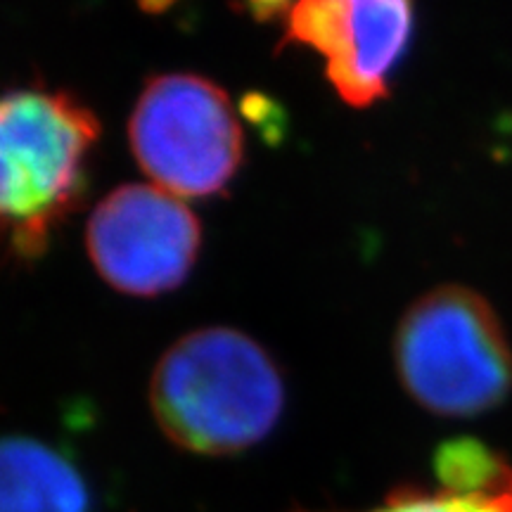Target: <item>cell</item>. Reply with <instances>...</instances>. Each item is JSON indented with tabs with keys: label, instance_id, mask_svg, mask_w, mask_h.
<instances>
[{
	"label": "cell",
	"instance_id": "5b68a950",
	"mask_svg": "<svg viewBox=\"0 0 512 512\" xmlns=\"http://www.w3.org/2000/svg\"><path fill=\"white\" fill-rule=\"evenodd\" d=\"M202 230L181 197L155 183L112 190L93 209L86 247L95 271L114 290L157 297L176 290L195 266Z\"/></svg>",
	"mask_w": 512,
	"mask_h": 512
},
{
	"label": "cell",
	"instance_id": "277c9868",
	"mask_svg": "<svg viewBox=\"0 0 512 512\" xmlns=\"http://www.w3.org/2000/svg\"><path fill=\"white\" fill-rule=\"evenodd\" d=\"M128 138L150 181L181 200L221 192L238 174L245 152L228 93L195 74L147 81L133 107Z\"/></svg>",
	"mask_w": 512,
	"mask_h": 512
},
{
	"label": "cell",
	"instance_id": "ba28073f",
	"mask_svg": "<svg viewBox=\"0 0 512 512\" xmlns=\"http://www.w3.org/2000/svg\"><path fill=\"white\" fill-rule=\"evenodd\" d=\"M0 512H91L81 472L41 441L0 439Z\"/></svg>",
	"mask_w": 512,
	"mask_h": 512
},
{
	"label": "cell",
	"instance_id": "3957f363",
	"mask_svg": "<svg viewBox=\"0 0 512 512\" xmlns=\"http://www.w3.org/2000/svg\"><path fill=\"white\" fill-rule=\"evenodd\" d=\"M401 384L422 408L470 418L512 389V349L484 297L460 285L430 290L403 313L394 339Z\"/></svg>",
	"mask_w": 512,
	"mask_h": 512
},
{
	"label": "cell",
	"instance_id": "8992f818",
	"mask_svg": "<svg viewBox=\"0 0 512 512\" xmlns=\"http://www.w3.org/2000/svg\"><path fill=\"white\" fill-rule=\"evenodd\" d=\"M283 15L287 43L316 50L351 107H370L387 95L413 34V5L406 0H304L283 5Z\"/></svg>",
	"mask_w": 512,
	"mask_h": 512
},
{
	"label": "cell",
	"instance_id": "52a82bcc",
	"mask_svg": "<svg viewBox=\"0 0 512 512\" xmlns=\"http://www.w3.org/2000/svg\"><path fill=\"white\" fill-rule=\"evenodd\" d=\"M437 484L408 486L368 512H512V465L475 439L448 441L434 458Z\"/></svg>",
	"mask_w": 512,
	"mask_h": 512
},
{
	"label": "cell",
	"instance_id": "7a4b0ae2",
	"mask_svg": "<svg viewBox=\"0 0 512 512\" xmlns=\"http://www.w3.org/2000/svg\"><path fill=\"white\" fill-rule=\"evenodd\" d=\"M98 138L95 114L69 95H0V228L19 252H41L76 207Z\"/></svg>",
	"mask_w": 512,
	"mask_h": 512
},
{
	"label": "cell",
	"instance_id": "6da1fadb",
	"mask_svg": "<svg viewBox=\"0 0 512 512\" xmlns=\"http://www.w3.org/2000/svg\"><path fill=\"white\" fill-rule=\"evenodd\" d=\"M150 406L176 446L233 456L273 432L285 408V384L268 351L245 332L202 328L159 358Z\"/></svg>",
	"mask_w": 512,
	"mask_h": 512
}]
</instances>
